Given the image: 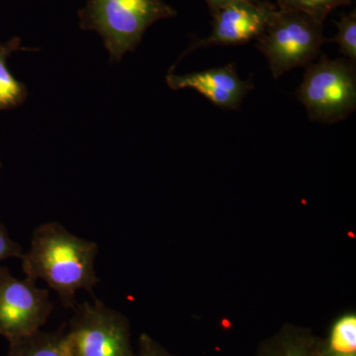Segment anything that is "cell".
<instances>
[{
	"instance_id": "cell-19",
	"label": "cell",
	"mask_w": 356,
	"mask_h": 356,
	"mask_svg": "<svg viewBox=\"0 0 356 356\" xmlns=\"http://www.w3.org/2000/svg\"><path fill=\"white\" fill-rule=\"evenodd\" d=\"M0 166H1V163H0Z\"/></svg>"
},
{
	"instance_id": "cell-2",
	"label": "cell",
	"mask_w": 356,
	"mask_h": 356,
	"mask_svg": "<svg viewBox=\"0 0 356 356\" xmlns=\"http://www.w3.org/2000/svg\"><path fill=\"white\" fill-rule=\"evenodd\" d=\"M81 29L100 35L110 60L119 63L137 48L156 21L177 16L163 0H88L79 13Z\"/></svg>"
},
{
	"instance_id": "cell-16",
	"label": "cell",
	"mask_w": 356,
	"mask_h": 356,
	"mask_svg": "<svg viewBox=\"0 0 356 356\" xmlns=\"http://www.w3.org/2000/svg\"><path fill=\"white\" fill-rule=\"evenodd\" d=\"M138 356H175L147 334H142L139 341Z\"/></svg>"
},
{
	"instance_id": "cell-13",
	"label": "cell",
	"mask_w": 356,
	"mask_h": 356,
	"mask_svg": "<svg viewBox=\"0 0 356 356\" xmlns=\"http://www.w3.org/2000/svg\"><path fill=\"white\" fill-rule=\"evenodd\" d=\"M327 350L337 353H355V316H344L337 321L332 329L329 339V350Z\"/></svg>"
},
{
	"instance_id": "cell-5",
	"label": "cell",
	"mask_w": 356,
	"mask_h": 356,
	"mask_svg": "<svg viewBox=\"0 0 356 356\" xmlns=\"http://www.w3.org/2000/svg\"><path fill=\"white\" fill-rule=\"evenodd\" d=\"M67 332L74 356H135L130 325L119 312L95 300L74 307Z\"/></svg>"
},
{
	"instance_id": "cell-9",
	"label": "cell",
	"mask_w": 356,
	"mask_h": 356,
	"mask_svg": "<svg viewBox=\"0 0 356 356\" xmlns=\"http://www.w3.org/2000/svg\"><path fill=\"white\" fill-rule=\"evenodd\" d=\"M8 343V353L6 356H74L67 332L39 331Z\"/></svg>"
},
{
	"instance_id": "cell-18",
	"label": "cell",
	"mask_w": 356,
	"mask_h": 356,
	"mask_svg": "<svg viewBox=\"0 0 356 356\" xmlns=\"http://www.w3.org/2000/svg\"><path fill=\"white\" fill-rule=\"evenodd\" d=\"M324 356H356V355L355 353H337L327 351V353H324Z\"/></svg>"
},
{
	"instance_id": "cell-1",
	"label": "cell",
	"mask_w": 356,
	"mask_h": 356,
	"mask_svg": "<svg viewBox=\"0 0 356 356\" xmlns=\"http://www.w3.org/2000/svg\"><path fill=\"white\" fill-rule=\"evenodd\" d=\"M97 254L95 243L70 233L58 222H49L37 227L29 250L21 259L26 277L44 280L65 306L74 308L76 292H91L98 282Z\"/></svg>"
},
{
	"instance_id": "cell-17",
	"label": "cell",
	"mask_w": 356,
	"mask_h": 356,
	"mask_svg": "<svg viewBox=\"0 0 356 356\" xmlns=\"http://www.w3.org/2000/svg\"><path fill=\"white\" fill-rule=\"evenodd\" d=\"M236 1H241V0H206L208 6H209L211 13L212 14L216 13L219 9L222 8V7Z\"/></svg>"
},
{
	"instance_id": "cell-6",
	"label": "cell",
	"mask_w": 356,
	"mask_h": 356,
	"mask_svg": "<svg viewBox=\"0 0 356 356\" xmlns=\"http://www.w3.org/2000/svg\"><path fill=\"white\" fill-rule=\"evenodd\" d=\"M49 291L26 277H14L6 267L0 266V336L15 341L41 331L50 317Z\"/></svg>"
},
{
	"instance_id": "cell-4",
	"label": "cell",
	"mask_w": 356,
	"mask_h": 356,
	"mask_svg": "<svg viewBox=\"0 0 356 356\" xmlns=\"http://www.w3.org/2000/svg\"><path fill=\"white\" fill-rule=\"evenodd\" d=\"M257 40V50L266 58L275 79L313 63L325 42L323 25L305 14L284 9H276Z\"/></svg>"
},
{
	"instance_id": "cell-12",
	"label": "cell",
	"mask_w": 356,
	"mask_h": 356,
	"mask_svg": "<svg viewBox=\"0 0 356 356\" xmlns=\"http://www.w3.org/2000/svg\"><path fill=\"white\" fill-rule=\"evenodd\" d=\"M351 0H277L278 9L305 14L321 25L334 8L348 6Z\"/></svg>"
},
{
	"instance_id": "cell-14",
	"label": "cell",
	"mask_w": 356,
	"mask_h": 356,
	"mask_svg": "<svg viewBox=\"0 0 356 356\" xmlns=\"http://www.w3.org/2000/svg\"><path fill=\"white\" fill-rule=\"evenodd\" d=\"M337 34L334 38L325 40V42H334L339 46V51L346 58L356 63V13L341 16L336 23Z\"/></svg>"
},
{
	"instance_id": "cell-3",
	"label": "cell",
	"mask_w": 356,
	"mask_h": 356,
	"mask_svg": "<svg viewBox=\"0 0 356 356\" xmlns=\"http://www.w3.org/2000/svg\"><path fill=\"white\" fill-rule=\"evenodd\" d=\"M296 96L312 121L334 124L344 120L356 109L355 63L323 56L307 65Z\"/></svg>"
},
{
	"instance_id": "cell-7",
	"label": "cell",
	"mask_w": 356,
	"mask_h": 356,
	"mask_svg": "<svg viewBox=\"0 0 356 356\" xmlns=\"http://www.w3.org/2000/svg\"><path fill=\"white\" fill-rule=\"evenodd\" d=\"M275 11V7L257 0H241L228 4L212 14L210 36L193 41L182 57L197 49L242 44L257 39L266 30Z\"/></svg>"
},
{
	"instance_id": "cell-10",
	"label": "cell",
	"mask_w": 356,
	"mask_h": 356,
	"mask_svg": "<svg viewBox=\"0 0 356 356\" xmlns=\"http://www.w3.org/2000/svg\"><path fill=\"white\" fill-rule=\"evenodd\" d=\"M18 51L34 50L23 48L18 37H14L6 43H0V111L21 106L28 96L25 84L14 77L7 67L8 58Z\"/></svg>"
},
{
	"instance_id": "cell-8",
	"label": "cell",
	"mask_w": 356,
	"mask_h": 356,
	"mask_svg": "<svg viewBox=\"0 0 356 356\" xmlns=\"http://www.w3.org/2000/svg\"><path fill=\"white\" fill-rule=\"evenodd\" d=\"M166 83L173 90L194 89L213 104L228 110L240 108L245 96L254 88L252 81H243L238 76L234 64L182 76L170 72Z\"/></svg>"
},
{
	"instance_id": "cell-15",
	"label": "cell",
	"mask_w": 356,
	"mask_h": 356,
	"mask_svg": "<svg viewBox=\"0 0 356 356\" xmlns=\"http://www.w3.org/2000/svg\"><path fill=\"white\" fill-rule=\"evenodd\" d=\"M22 248L14 242L7 233L6 227L0 222V261L10 257H22Z\"/></svg>"
},
{
	"instance_id": "cell-11",
	"label": "cell",
	"mask_w": 356,
	"mask_h": 356,
	"mask_svg": "<svg viewBox=\"0 0 356 356\" xmlns=\"http://www.w3.org/2000/svg\"><path fill=\"white\" fill-rule=\"evenodd\" d=\"M317 339L297 330L282 332L262 346L257 356H324Z\"/></svg>"
}]
</instances>
